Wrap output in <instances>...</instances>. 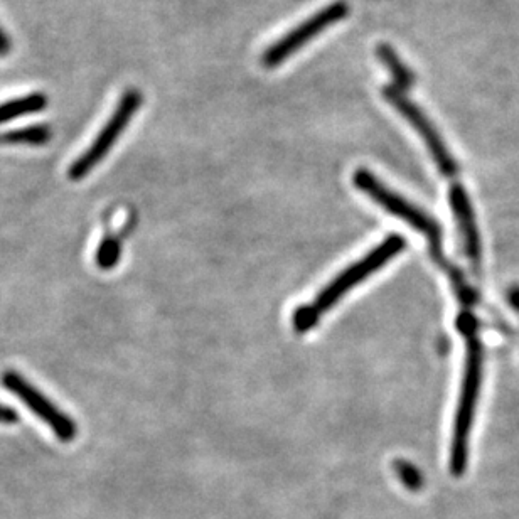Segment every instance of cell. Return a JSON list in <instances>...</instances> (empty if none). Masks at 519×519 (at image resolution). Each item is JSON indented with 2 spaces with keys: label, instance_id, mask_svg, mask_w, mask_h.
I'll use <instances>...</instances> for the list:
<instances>
[{
  "label": "cell",
  "instance_id": "cell-8",
  "mask_svg": "<svg viewBox=\"0 0 519 519\" xmlns=\"http://www.w3.org/2000/svg\"><path fill=\"white\" fill-rule=\"evenodd\" d=\"M450 204L454 208V215L461 226L466 252L472 260H479V241H477L476 223L472 215L471 203L467 199L466 191L461 186L450 189Z\"/></svg>",
  "mask_w": 519,
  "mask_h": 519
},
{
  "label": "cell",
  "instance_id": "cell-3",
  "mask_svg": "<svg viewBox=\"0 0 519 519\" xmlns=\"http://www.w3.org/2000/svg\"><path fill=\"white\" fill-rule=\"evenodd\" d=\"M140 105H142V95L139 91L129 90L124 93V97L120 98L115 112L103 127L102 132L98 134L97 139L93 140V144L88 147V150H85V154H81L73 162V166L68 171L70 179L80 181L107 157L118 137L124 134V130L127 129V125L130 124V120L139 110Z\"/></svg>",
  "mask_w": 519,
  "mask_h": 519
},
{
  "label": "cell",
  "instance_id": "cell-13",
  "mask_svg": "<svg viewBox=\"0 0 519 519\" xmlns=\"http://www.w3.org/2000/svg\"><path fill=\"white\" fill-rule=\"evenodd\" d=\"M118 258H120V243L113 238L103 240L97 252L98 267L103 268V270L113 268L117 265Z\"/></svg>",
  "mask_w": 519,
  "mask_h": 519
},
{
  "label": "cell",
  "instance_id": "cell-12",
  "mask_svg": "<svg viewBox=\"0 0 519 519\" xmlns=\"http://www.w3.org/2000/svg\"><path fill=\"white\" fill-rule=\"evenodd\" d=\"M393 469H395L396 474L400 477V481H402L403 486L407 487V489H410L413 493H417L418 489H422V472L418 471L417 467L413 466V464L405 461H396Z\"/></svg>",
  "mask_w": 519,
  "mask_h": 519
},
{
  "label": "cell",
  "instance_id": "cell-7",
  "mask_svg": "<svg viewBox=\"0 0 519 519\" xmlns=\"http://www.w3.org/2000/svg\"><path fill=\"white\" fill-rule=\"evenodd\" d=\"M385 97L398 112L402 113L403 118H407L413 129L417 130V134L422 137L427 149L434 157V161L437 162L440 172L444 176H454L457 172V164L450 156V152L445 147L444 140L440 137L439 132L435 130L434 125L430 124L427 115L415 103L410 102L402 91L396 90L395 86L385 88Z\"/></svg>",
  "mask_w": 519,
  "mask_h": 519
},
{
  "label": "cell",
  "instance_id": "cell-14",
  "mask_svg": "<svg viewBox=\"0 0 519 519\" xmlns=\"http://www.w3.org/2000/svg\"><path fill=\"white\" fill-rule=\"evenodd\" d=\"M19 420V415H17L16 410L11 407H6V405H0V423H4V425H11V423H16Z\"/></svg>",
  "mask_w": 519,
  "mask_h": 519
},
{
  "label": "cell",
  "instance_id": "cell-2",
  "mask_svg": "<svg viewBox=\"0 0 519 519\" xmlns=\"http://www.w3.org/2000/svg\"><path fill=\"white\" fill-rule=\"evenodd\" d=\"M462 327L467 332L466 371H464V383H462L461 403H459L457 415H455L454 440H452V452H450V472L457 477L466 472L469 432H471L482 373L481 344L477 341L474 329L469 324H464Z\"/></svg>",
  "mask_w": 519,
  "mask_h": 519
},
{
  "label": "cell",
  "instance_id": "cell-4",
  "mask_svg": "<svg viewBox=\"0 0 519 519\" xmlns=\"http://www.w3.org/2000/svg\"><path fill=\"white\" fill-rule=\"evenodd\" d=\"M354 186L363 191L366 196H370L376 204H380L381 208L386 209L396 218H402L405 223L413 226L415 230L422 231L429 238L432 247L439 252L440 248V228L430 216L425 215L422 209L408 203L407 199L393 193L386 188L385 184H381L370 171L366 169H358L353 176Z\"/></svg>",
  "mask_w": 519,
  "mask_h": 519
},
{
  "label": "cell",
  "instance_id": "cell-15",
  "mask_svg": "<svg viewBox=\"0 0 519 519\" xmlns=\"http://www.w3.org/2000/svg\"><path fill=\"white\" fill-rule=\"evenodd\" d=\"M12 41L7 36L6 31L0 27V58H4L7 54L11 53Z\"/></svg>",
  "mask_w": 519,
  "mask_h": 519
},
{
  "label": "cell",
  "instance_id": "cell-1",
  "mask_svg": "<svg viewBox=\"0 0 519 519\" xmlns=\"http://www.w3.org/2000/svg\"><path fill=\"white\" fill-rule=\"evenodd\" d=\"M405 248V240L400 235H391L386 238L381 245L361 258L358 263L346 268L343 273H339L331 284L322 289L321 294L312 300L309 305H302L294 314V327L297 332H307L316 326L322 314L331 311L334 305L338 304L339 299H343L349 290L361 284L370 277L371 273L380 270L388 260L398 255Z\"/></svg>",
  "mask_w": 519,
  "mask_h": 519
},
{
  "label": "cell",
  "instance_id": "cell-6",
  "mask_svg": "<svg viewBox=\"0 0 519 519\" xmlns=\"http://www.w3.org/2000/svg\"><path fill=\"white\" fill-rule=\"evenodd\" d=\"M348 12L349 7L346 2H334L331 6L324 7L322 11L309 17L307 21L302 22L300 26L295 27L289 34H285L284 38L273 44L263 56V63L268 68L282 65L285 59L290 58L300 48H304L305 44L317 38L324 29L343 21L344 17L348 16Z\"/></svg>",
  "mask_w": 519,
  "mask_h": 519
},
{
  "label": "cell",
  "instance_id": "cell-11",
  "mask_svg": "<svg viewBox=\"0 0 519 519\" xmlns=\"http://www.w3.org/2000/svg\"><path fill=\"white\" fill-rule=\"evenodd\" d=\"M376 54H378L380 61H383V65L390 70L391 76H393V80H395L398 88L407 90V88L412 86V71L403 65L402 59L398 58V54L395 53V49L391 48L390 44H380L378 49H376Z\"/></svg>",
  "mask_w": 519,
  "mask_h": 519
},
{
  "label": "cell",
  "instance_id": "cell-5",
  "mask_svg": "<svg viewBox=\"0 0 519 519\" xmlns=\"http://www.w3.org/2000/svg\"><path fill=\"white\" fill-rule=\"evenodd\" d=\"M2 385L6 386L11 393H14L36 417L41 418L61 442L75 440L76 434H78L75 420L61 412L54 403L49 402L41 391L36 390L19 373L6 371L2 375Z\"/></svg>",
  "mask_w": 519,
  "mask_h": 519
},
{
  "label": "cell",
  "instance_id": "cell-10",
  "mask_svg": "<svg viewBox=\"0 0 519 519\" xmlns=\"http://www.w3.org/2000/svg\"><path fill=\"white\" fill-rule=\"evenodd\" d=\"M53 137V130L49 125H31L19 130H9L0 134V145H39L48 144Z\"/></svg>",
  "mask_w": 519,
  "mask_h": 519
},
{
  "label": "cell",
  "instance_id": "cell-9",
  "mask_svg": "<svg viewBox=\"0 0 519 519\" xmlns=\"http://www.w3.org/2000/svg\"><path fill=\"white\" fill-rule=\"evenodd\" d=\"M48 107V97L43 93H31L26 97L14 98L11 102L0 105V124H7L16 118L38 113Z\"/></svg>",
  "mask_w": 519,
  "mask_h": 519
}]
</instances>
